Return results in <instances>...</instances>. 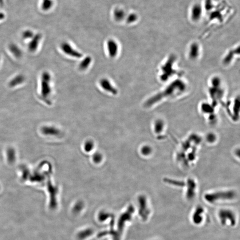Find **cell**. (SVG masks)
Listing matches in <instances>:
<instances>
[{
  "mask_svg": "<svg viewBox=\"0 0 240 240\" xmlns=\"http://www.w3.org/2000/svg\"><path fill=\"white\" fill-rule=\"evenodd\" d=\"M138 201L140 205V216L143 220H147L150 214V211L147 207L146 198L144 196H140Z\"/></svg>",
  "mask_w": 240,
  "mask_h": 240,
  "instance_id": "6",
  "label": "cell"
},
{
  "mask_svg": "<svg viewBox=\"0 0 240 240\" xmlns=\"http://www.w3.org/2000/svg\"><path fill=\"white\" fill-rule=\"evenodd\" d=\"M164 181H165V182L171 184V185L179 186V187H184L186 185V184L184 182H181V181H175V180H171V179H168V178H165Z\"/></svg>",
  "mask_w": 240,
  "mask_h": 240,
  "instance_id": "15",
  "label": "cell"
},
{
  "mask_svg": "<svg viewBox=\"0 0 240 240\" xmlns=\"http://www.w3.org/2000/svg\"><path fill=\"white\" fill-rule=\"evenodd\" d=\"M204 211V209L201 206H198L196 208L192 216V220L194 223L196 225H199L202 222Z\"/></svg>",
  "mask_w": 240,
  "mask_h": 240,
  "instance_id": "9",
  "label": "cell"
},
{
  "mask_svg": "<svg viewBox=\"0 0 240 240\" xmlns=\"http://www.w3.org/2000/svg\"><path fill=\"white\" fill-rule=\"evenodd\" d=\"M141 152L143 155L145 156H148L151 154L152 152V149L150 146L148 145H145L142 147L141 149Z\"/></svg>",
  "mask_w": 240,
  "mask_h": 240,
  "instance_id": "20",
  "label": "cell"
},
{
  "mask_svg": "<svg viewBox=\"0 0 240 240\" xmlns=\"http://www.w3.org/2000/svg\"><path fill=\"white\" fill-rule=\"evenodd\" d=\"M61 48L62 51L68 55L75 58H81L82 57V54L74 49L68 43L65 42L62 43L61 45Z\"/></svg>",
  "mask_w": 240,
  "mask_h": 240,
  "instance_id": "5",
  "label": "cell"
},
{
  "mask_svg": "<svg viewBox=\"0 0 240 240\" xmlns=\"http://www.w3.org/2000/svg\"><path fill=\"white\" fill-rule=\"evenodd\" d=\"M42 78L41 85V95L44 98H47L51 95L52 92L50 82L51 77L49 73H44Z\"/></svg>",
  "mask_w": 240,
  "mask_h": 240,
  "instance_id": "4",
  "label": "cell"
},
{
  "mask_svg": "<svg viewBox=\"0 0 240 240\" xmlns=\"http://www.w3.org/2000/svg\"><path fill=\"white\" fill-rule=\"evenodd\" d=\"M195 189H196V184L195 181L192 179H190L188 181V190L186 193V197L188 199H193L195 195Z\"/></svg>",
  "mask_w": 240,
  "mask_h": 240,
  "instance_id": "12",
  "label": "cell"
},
{
  "mask_svg": "<svg viewBox=\"0 0 240 240\" xmlns=\"http://www.w3.org/2000/svg\"><path fill=\"white\" fill-rule=\"evenodd\" d=\"M102 154H100V153H96L93 154V156H92V159H93V162H95L96 164L100 163L102 160Z\"/></svg>",
  "mask_w": 240,
  "mask_h": 240,
  "instance_id": "19",
  "label": "cell"
},
{
  "mask_svg": "<svg viewBox=\"0 0 240 240\" xmlns=\"http://www.w3.org/2000/svg\"><path fill=\"white\" fill-rule=\"evenodd\" d=\"M207 138L208 142L213 143L215 141L216 137L214 134L213 133H210L207 135Z\"/></svg>",
  "mask_w": 240,
  "mask_h": 240,
  "instance_id": "21",
  "label": "cell"
},
{
  "mask_svg": "<svg viewBox=\"0 0 240 240\" xmlns=\"http://www.w3.org/2000/svg\"><path fill=\"white\" fill-rule=\"evenodd\" d=\"M126 22L128 24H132L137 20L138 17L135 13H131L126 16Z\"/></svg>",
  "mask_w": 240,
  "mask_h": 240,
  "instance_id": "16",
  "label": "cell"
},
{
  "mask_svg": "<svg viewBox=\"0 0 240 240\" xmlns=\"http://www.w3.org/2000/svg\"><path fill=\"white\" fill-rule=\"evenodd\" d=\"M92 61V58L88 56L84 59L80 63L79 68L81 70H86L89 66Z\"/></svg>",
  "mask_w": 240,
  "mask_h": 240,
  "instance_id": "13",
  "label": "cell"
},
{
  "mask_svg": "<svg viewBox=\"0 0 240 240\" xmlns=\"http://www.w3.org/2000/svg\"><path fill=\"white\" fill-rule=\"evenodd\" d=\"M221 223L223 226H225L227 222H230L231 226H234L236 224V218L234 213L233 211L228 209H222L219 212Z\"/></svg>",
  "mask_w": 240,
  "mask_h": 240,
  "instance_id": "3",
  "label": "cell"
},
{
  "mask_svg": "<svg viewBox=\"0 0 240 240\" xmlns=\"http://www.w3.org/2000/svg\"><path fill=\"white\" fill-rule=\"evenodd\" d=\"M45 132L47 134L52 135H59L60 134V132L58 129L53 127L47 128V129L45 130Z\"/></svg>",
  "mask_w": 240,
  "mask_h": 240,
  "instance_id": "17",
  "label": "cell"
},
{
  "mask_svg": "<svg viewBox=\"0 0 240 240\" xmlns=\"http://www.w3.org/2000/svg\"><path fill=\"white\" fill-rule=\"evenodd\" d=\"M202 15V8L200 5L197 4L193 6L191 10V17L193 20L198 21Z\"/></svg>",
  "mask_w": 240,
  "mask_h": 240,
  "instance_id": "10",
  "label": "cell"
},
{
  "mask_svg": "<svg viewBox=\"0 0 240 240\" xmlns=\"http://www.w3.org/2000/svg\"><path fill=\"white\" fill-rule=\"evenodd\" d=\"M184 85L185 84L184 83V82L183 83L181 81H177L174 82V83L171 84L170 85H169L168 87H167V88L165 89L164 92H160L159 94H157V95L154 96L153 97H151L150 99H148L145 102V106L146 107H151L154 104L159 102L160 99L161 100L164 99V97H168V98H170V97L171 98V97H175V96H178L180 93L184 92V90H180V91L176 90V91H175V89Z\"/></svg>",
  "mask_w": 240,
  "mask_h": 240,
  "instance_id": "1",
  "label": "cell"
},
{
  "mask_svg": "<svg viewBox=\"0 0 240 240\" xmlns=\"http://www.w3.org/2000/svg\"><path fill=\"white\" fill-rule=\"evenodd\" d=\"M94 145L93 141H91V140L88 141L85 144V150L86 152H90L93 149Z\"/></svg>",
  "mask_w": 240,
  "mask_h": 240,
  "instance_id": "18",
  "label": "cell"
},
{
  "mask_svg": "<svg viewBox=\"0 0 240 240\" xmlns=\"http://www.w3.org/2000/svg\"><path fill=\"white\" fill-rule=\"evenodd\" d=\"M100 85L104 90L110 92L113 95H116L118 93L117 89L114 88L107 79H101L100 81Z\"/></svg>",
  "mask_w": 240,
  "mask_h": 240,
  "instance_id": "7",
  "label": "cell"
},
{
  "mask_svg": "<svg viewBox=\"0 0 240 240\" xmlns=\"http://www.w3.org/2000/svg\"><path fill=\"white\" fill-rule=\"evenodd\" d=\"M107 47L109 57L111 58L115 57L118 51V45L116 42L113 40L109 39L107 41Z\"/></svg>",
  "mask_w": 240,
  "mask_h": 240,
  "instance_id": "8",
  "label": "cell"
},
{
  "mask_svg": "<svg viewBox=\"0 0 240 240\" xmlns=\"http://www.w3.org/2000/svg\"><path fill=\"white\" fill-rule=\"evenodd\" d=\"M164 127V123L163 121L161 120H157L154 124V130L156 133H160L162 132Z\"/></svg>",
  "mask_w": 240,
  "mask_h": 240,
  "instance_id": "14",
  "label": "cell"
},
{
  "mask_svg": "<svg viewBox=\"0 0 240 240\" xmlns=\"http://www.w3.org/2000/svg\"><path fill=\"white\" fill-rule=\"evenodd\" d=\"M233 191H221L205 195V199L207 202L214 203L219 200H232L235 197Z\"/></svg>",
  "mask_w": 240,
  "mask_h": 240,
  "instance_id": "2",
  "label": "cell"
},
{
  "mask_svg": "<svg viewBox=\"0 0 240 240\" xmlns=\"http://www.w3.org/2000/svg\"><path fill=\"white\" fill-rule=\"evenodd\" d=\"M113 17L114 20L117 22L123 21L126 17L125 11L122 8H116L113 11Z\"/></svg>",
  "mask_w": 240,
  "mask_h": 240,
  "instance_id": "11",
  "label": "cell"
}]
</instances>
